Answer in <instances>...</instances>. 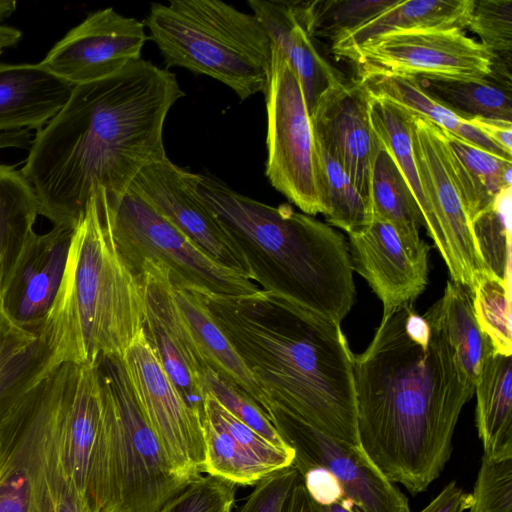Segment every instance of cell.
<instances>
[{"instance_id":"9","label":"cell","mask_w":512,"mask_h":512,"mask_svg":"<svg viewBox=\"0 0 512 512\" xmlns=\"http://www.w3.org/2000/svg\"><path fill=\"white\" fill-rule=\"evenodd\" d=\"M264 93L266 176L305 214H324L319 153L310 113L296 73L272 44L271 70Z\"/></svg>"},{"instance_id":"45","label":"cell","mask_w":512,"mask_h":512,"mask_svg":"<svg viewBox=\"0 0 512 512\" xmlns=\"http://www.w3.org/2000/svg\"><path fill=\"white\" fill-rule=\"evenodd\" d=\"M300 479L293 465L270 473L255 484L238 512H282L288 495Z\"/></svg>"},{"instance_id":"28","label":"cell","mask_w":512,"mask_h":512,"mask_svg":"<svg viewBox=\"0 0 512 512\" xmlns=\"http://www.w3.org/2000/svg\"><path fill=\"white\" fill-rule=\"evenodd\" d=\"M38 198L14 166L0 164V294L4 295L25 250L36 236Z\"/></svg>"},{"instance_id":"17","label":"cell","mask_w":512,"mask_h":512,"mask_svg":"<svg viewBox=\"0 0 512 512\" xmlns=\"http://www.w3.org/2000/svg\"><path fill=\"white\" fill-rule=\"evenodd\" d=\"M135 275L143 289L146 339L185 402L202 416L207 365L174 300L168 271L144 262Z\"/></svg>"},{"instance_id":"33","label":"cell","mask_w":512,"mask_h":512,"mask_svg":"<svg viewBox=\"0 0 512 512\" xmlns=\"http://www.w3.org/2000/svg\"><path fill=\"white\" fill-rule=\"evenodd\" d=\"M417 79L429 96L466 120L479 116L512 122L510 86L490 77L468 81Z\"/></svg>"},{"instance_id":"13","label":"cell","mask_w":512,"mask_h":512,"mask_svg":"<svg viewBox=\"0 0 512 512\" xmlns=\"http://www.w3.org/2000/svg\"><path fill=\"white\" fill-rule=\"evenodd\" d=\"M266 414L293 449L292 465L300 474L310 467L325 468L360 512H410L405 495L361 448L333 438L280 409L270 408Z\"/></svg>"},{"instance_id":"50","label":"cell","mask_w":512,"mask_h":512,"mask_svg":"<svg viewBox=\"0 0 512 512\" xmlns=\"http://www.w3.org/2000/svg\"><path fill=\"white\" fill-rule=\"evenodd\" d=\"M31 134L29 130H14L0 132V149L4 148H25L31 146Z\"/></svg>"},{"instance_id":"8","label":"cell","mask_w":512,"mask_h":512,"mask_svg":"<svg viewBox=\"0 0 512 512\" xmlns=\"http://www.w3.org/2000/svg\"><path fill=\"white\" fill-rule=\"evenodd\" d=\"M97 200L113 242L134 274L151 262L168 271L173 286L202 295L247 296L260 290L246 275L212 260L134 191L128 189L109 205Z\"/></svg>"},{"instance_id":"32","label":"cell","mask_w":512,"mask_h":512,"mask_svg":"<svg viewBox=\"0 0 512 512\" xmlns=\"http://www.w3.org/2000/svg\"><path fill=\"white\" fill-rule=\"evenodd\" d=\"M440 300L454 360L465 385L475 392L483 361L492 345L477 322L473 292L469 287L449 280Z\"/></svg>"},{"instance_id":"55","label":"cell","mask_w":512,"mask_h":512,"mask_svg":"<svg viewBox=\"0 0 512 512\" xmlns=\"http://www.w3.org/2000/svg\"><path fill=\"white\" fill-rule=\"evenodd\" d=\"M17 2L14 0H0V22L9 17L16 10Z\"/></svg>"},{"instance_id":"22","label":"cell","mask_w":512,"mask_h":512,"mask_svg":"<svg viewBox=\"0 0 512 512\" xmlns=\"http://www.w3.org/2000/svg\"><path fill=\"white\" fill-rule=\"evenodd\" d=\"M248 5L296 73L310 113L321 94L345 77L319 53L296 16L294 1L249 0Z\"/></svg>"},{"instance_id":"7","label":"cell","mask_w":512,"mask_h":512,"mask_svg":"<svg viewBox=\"0 0 512 512\" xmlns=\"http://www.w3.org/2000/svg\"><path fill=\"white\" fill-rule=\"evenodd\" d=\"M145 24L167 67L210 76L241 100L264 92L271 41L258 19L218 0L153 3Z\"/></svg>"},{"instance_id":"18","label":"cell","mask_w":512,"mask_h":512,"mask_svg":"<svg viewBox=\"0 0 512 512\" xmlns=\"http://www.w3.org/2000/svg\"><path fill=\"white\" fill-rule=\"evenodd\" d=\"M369 100L364 82L343 79L321 94L310 118L316 142L337 160L371 205V167L379 140L371 126Z\"/></svg>"},{"instance_id":"31","label":"cell","mask_w":512,"mask_h":512,"mask_svg":"<svg viewBox=\"0 0 512 512\" xmlns=\"http://www.w3.org/2000/svg\"><path fill=\"white\" fill-rule=\"evenodd\" d=\"M53 367L39 337L16 326L0 335V427L22 397Z\"/></svg>"},{"instance_id":"54","label":"cell","mask_w":512,"mask_h":512,"mask_svg":"<svg viewBox=\"0 0 512 512\" xmlns=\"http://www.w3.org/2000/svg\"><path fill=\"white\" fill-rule=\"evenodd\" d=\"M13 326V323L6 313L3 297L0 294V335L11 329Z\"/></svg>"},{"instance_id":"2","label":"cell","mask_w":512,"mask_h":512,"mask_svg":"<svg viewBox=\"0 0 512 512\" xmlns=\"http://www.w3.org/2000/svg\"><path fill=\"white\" fill-rule=\"evenodd\" d=\"M182 96L175 74L139 59L75 85L32 139L23 176L53 226L75 228L95 193L112 204L146 166L166 158V116Z\"/></svg>"},{"instance_id":"15","label":"cell","mask_w":512,"mask_h":512,"mask_svg":"<svg viewBox=\"0 0 512 512\" xmlns=\"http://www.w3.org/2000/svg\"><path fill=\"white\" fill-rule=\"evenodd\" d=\"M54 395L29 390L0 427V512H36L44 481Z\"/></svg>"},{"instance_id":"49","label":"cell","mask_w":512,"mask_h":512,"mask_svg":"<svg viewBox=\"0 0 512 512\" xmlns=\"http://www.w3.org/2000/svg\"><path fill=\"white\" fill-rule=\"evenodd\" d=\"M282 512H322L320 505L307 493L302 477L288 495Z\"/></svg>"},{"instance_id":"24","label":"cell","mask_w":512,"mask_h":512,"mask_svg":"<svg viewBox=\"0 0 512 512\" xmlns=\"http://www.w3.org/2000/svg\"><path fill=\"white\" fill-rule=\"evenodd\" d=\"M474 0L395 1L387 9L362 25L337 37L331 51L337 59L347 60L368 40L399 31L451 28L465 29L470 22Z\"/></svg>"},{"instance_id":"39","label":"cell","mask_w":512,"mask_h":512,"mask_svg":"<svg viewBox=\"0 0 512 512\" xmlns=\"http://www.w3.org/2000/svg\"><path fill=\"white\" fill-rule=\"evenodd\" d=\"M203 384L205 392L213 395L233 416L264 439L279 448L292 449L285 443L263 409L246 393L226 381L209 366H206L204 371Z\"/></svg>"},{"instance_id":"16","label":"cell","mask_w":512,"mask_h":512,"mask_svg":"<svg viewBox=\"0 0 512 512\" xmlns=\"http://www.w3.org/2000/svg\"><path fill=\"white\" fill-rule=\"evenodd\" d=\"M144 23L100 9L70 29L40 64L72 85L111 76L141 59Z\"/></svg>"},{"instance_id":"38","label":"cell","mask_w":512,"mask_h":512,"mask_svg":"<svg viewBox=\"0 0 512 512\" xmlns=\"http://www.w3.org/2000/svg\"><path fill=\"white\" fill-rule=\"evenodd\" d=\"M473 306L479 327L495 352L512 355L511 284L488 270L474 276Z\"/></svg>"},{"instance_id":"43","label":"cell","mask_w":512,"mask_h":512,"mask_svg":"<svg viewBox=\"0 0 512 512\" xmlns=\"http://www.w3.org/2000/svg\"><path fill=\"white\" fill-rule=\"evenodd\" d=\"M236 484L206 474L193 479L158 512H232Z\"/></svg>"},{"instance_id":"37","label":"cell","mask_w":512,"mask_h":512,"mask_svg":"<svg viewBox=\"0 0 512 512\" xmlns=\"http://www.w3.org/2000/svg\"><path fill=\"white\" fill-rule=\"evenodd\" d=\"M204 472L236 485H255L272 471L226 431L202 417Z\"/></svg>"},{"instance_id":"10","label":"cell","mask_w":512,"mask_h":512,"mask_svg":"<svg viewBox=\"0 0 512 512\" xmlns=\"http://www.w3.org/2000/svg\"><path fill=\"white\" fill-rule=\"evenodd\" d=\"M492 54L463 29L430 28L374 37L347 59L357 78L397 75L424 79L480 80L491 74Z\"/></svg>"},{"instance_id":"34","label":"cell","mask_w":512,"mask_h":512,"mask_svg":"<svg viewBox=\"0 0 512 512\" xmlns=\"http://www.w3.org/2000/svg\"><path fill=\"white\" fill-rule=\"evenodd\" d=\"M392 0H316L294 1L296 16L314 40L330 39L350 31L378 15Z\"/></svg>"},{"instance_id":"42","label":"cell","mask_w":512,"mask_h":512,"mask_svg":"<svg viewBox=\"0 0 512 512\" xmlns=\"http://www.w3.org/2000/svg\"><path fill=\"white\" fill-rule=\"evenodd\" d=\"M467 512H512V458L482 456Z\"/></svg>"},{"instance_id":"46","label":"cell","mask_w":512,"mask_h":512,"mask_svg":"<svg viewBox=\"0 0 512 512\" xmlns=\"http://www.w3.org/2000/svg\"><path fill=\"white\" fill-rule=\"evenodd\" d=\"M300 475L307 493L320 506H328L345 496L336 478L323 467H310Z\"/></svg>"},{"instance_id":"26","label":"cell","mask_w":512,"mask_h":512,"mask_svg":"<svg viewBox=\"0 0 512 512\" xmlns=\"http://www.w3.org/2000/svg\"><path fill=\"white\" fill-rule=\"evenodd\" d=\"M476 427L483 456L512 458V355L491 348L475 385Z\"/></svg>"},{"instance_id":"4","label":"cell","mask_w":512,"mask_h":512,"mask_svg":"<svg viewBox=\"0 0 512 512\" xmlns=\"http://www.w3.org/2000/svg\"><path fill=\"white\" fill-rule=\"evenodd\" d=\"M197 191L244 256L261 290L340 322L355 299L345 238L290 205L270 206L198 174Z\"/></svg>"},{"instance_id":"47","label":"cell","mask_w":512,"mask_h":512,"mask_svg":"<svg viewBox=\"0 0 512 512\" xmlns=\"http://www.w3.org/2000/svg\"><path fill=\"white\" fill-rule=\"evenodd\" d=\"M487 139L512 156V122L502 119L472 117L467 120Z\"/></svg>"},{"instance_id":"6","label":"cell","mask_w":512,"mask_h":512,"mask_svg":"<svg viewBox=\"0 0 512 512\" xmlns=\"http://www.w3.org/2000/svg\"><path fill=\"white\" fill-rule=\"evenodd\" d=\"M102 425L88 499L96 512H158L192 480L179 474L145 418L121 356L97 361Z\"/></svg>"},{"instance_id":"53","label":"cell","mask_w":512,"mask_h":512,"mask_svg":"<svg viewBox=\"0 0 512 512\" xmlns=\"http://www.w3.org/2000/svg\"><path fill=\"white\" fill-rule=\"evenodd\" d=\"M36 512H54L52 498L50 495V491L48 488L45 474H44L43 487H42V491H41V494L39 497Z\"/></svg>"},{"instance_id":"14","label":"cell","mask_w":512,"mask_h":512,"mask_svg":"<svg viewBox=\"0 0 512 512\" xmlns=\"http://www.w3.org/2000/svg\"><path fill=\"white\" fill-rule=\"evenodd\" d=\"M198 174L168 159L143 168L129 189L140 195L218 264L246 275L248 264L233 239L197 191Z\"/></svg>"},{"instance_id":"44","label":"cell","mask_w":512,"mask_h":512,"mask_svg":"<svg viewBox=\"0 0 512 512\" xmlns=\"http://www.w3.org/2000/svg\"><path fill=\"white\" fill-rule=\"evenodd\" d=\"M56 412L48 435L45 455V476L54 512H96L87 497L78 489L64 469L57 450Z\"/></svg>"},{"instance_id":"11","label":"cell","mask_w":512,"mask_h":512,"mask_svg":"<svg viewBox=\"0 0 512 512\" xmlns=\"http://www.w3.org/2000/svg\"><path fill=\"white\" fill-rule=\"evenodd\" d=\"M411 142L432 216L427 233L445 261L451 280L472 290L475 274L487 269L475 245L472 223L459 192L443 131L415 115Z\"/></svg>"},{"instance_id":"19","label":"cell","mask_w":512,"mask_h":512,"mask_svg":"<svg viewBox=\"0 0 512 512\" xmlns=\"http://www.w3.org/2000/svg\"><path fill=\"white\" fill-rule=\"evenodd\" d=\"M348 235L352 268L368 282L383 310L414 302L425 290L428 264L412 257L389 222L373 216L364 229Z\"/></svg>"},{"instance_id":"23","label":"cell","mask_w":512,"mask_h":512,"mask_svg":"<svg viewBox=\"0 0 512 512\" xmlns=\"http://www.w3.org/2000/svg\"><path fill=\"white\" fill-rule=\"evenodd\" d=\"M73 87L40 63L0 64V132L41 129L66 104Z\"/></svg>"},{"instance_id":"41","label":"cell","mask_w":512,"mask_h":512,"mask_svg":"<svg viewBox=\"0 0 512 512\" xmlns=\"http://www.w3.org/2000/svg\"><path fill=\"white\" fill-rule=\"evenodd\" d=\"M467 29L480 38L492 60H512V0H474Z\"/></svg>"},{"instance_id":"3","label":"cell","mask_w":512,"mask_h":512,"mask_svg":"<svg viewBox=\"0 0 512 512\" xmlns=\"http://www.w3.org/2000/svg\"><path fill=\"white\" fill-rule=\"evenodd\" d=\"M203 297L263 392L265 413L280 409L360 448L354 355L340 322L261 289Z\"/></svg>"},{"instance_id":"27","label":"cell","mask_w":512,"mask_h":512,"mask_svg":"<svg viewBox=\"0 0 512 512\" xmlns=\"http://www.w3.org/2000/svg\"><path fill=\"white\" fill-rule=\"evenodd\" d=\"M172 286L174 300L204 362L226 381L251 397L265 412L266 399L225 333L212 317L201 293Z\"/></svg>"},{"instance_id":"48","label":"cell","mask_w":512,"mask_h":512,"mask_svg":"<svg viewBox=\"0 0 512 512\" xmlns=\"http://www.w3.org/2000/svg\"><path fill=\"white\" fill-rule=\"evenodd\" d=\"M469 503L470 494L451 481L419 512H465Z\"/></svg>"},{"instance_id":"25","label":"cell","mask_w":512,"mask_h":512,"mask_svg":"<svg viewBox=\"0 0 512 512\" xmlns=\"http://www.w3.org/2000/svg\"><path fill=\"white\" fill-rule=\"evenodd\" d=\"M370 199L373 216L389 222L412 257L428 264L430 246L420 237L424 219L419 205L388 149L380 141L372 161Z\"/></svg>"},{"instance_id":"36","label":"cell","mask_w":512,"mask_h":512,"mask_svg":"<svg viewBox=\"0 0 512 512\" xmlns=\"http://www.w3.org/2000/svg\"><path fill=\"white\" fill-rule=\"evenodd\" d=\"M512 187L503 189L492 204L472 220L477 251L488 271L511 284Z\"/></svg>"},{"instance_id":"20","label":"cell","mask_w":512,"mask_h":512,"mask_svg":"<svg viewBox=\"0 0 512 512\" xmlns=\"http://www.w3.org/2000/svg\"><path fill=\"white\" fill-rule=\"evenodd\" d=\"M74 228L53 226L36 234L3 295L14 326L37 337L61 284Z\"/></svg>"},{"instance_id":"5","label":"cell","mask_w":512,"mask_h":512,"mask_svg":"<svg viewBox=\"0 0 512 512\" xmlns=\"http://www.w3.org/2000/svg\"><path fill=\"white\" fill-rule=\"evenodd\" d=\"M144 297L119 254L94 193L74 228L61 284L39 338L51 366L122 356L143 331Z\"/></svg>"},{"instance_id":"30","label":"cell","mask_w":512,"mask_h":512,"mask_svg":"<svg viewBox=\"0 0 512 512\" xmlns=\"http://www.w3.org/2000/svg\"><path fill=\"white\" fill-rule=\"evenodd\" d=\"M443 131V130H442ZM465 210L472 220L505 188L512 187V161L443 131Z\"/></svg>"},{"instance_id":"35","label":"cell","mask_w":512,"mask_h":512,"mask_svg":"<svg viewBox=\"0 0 512 512\" xmlns=\"http://www.w3.org/2000/svg\"><path fill=\"white\" fill-rule=\"evenodd\" d=\"M317 146L327 221L348 234L364 229L373 218L371 205L355 188L337 160L318 143Z\"/></svg>"},{"instance_id":"21","label":"cell","mask_w":512,"mask_h":512,"mask_svg":"<svg viewBox=\"0 0 512 512\" xmlns=\"http://www.w3.org/2000/svg\"><path fill=\"white\" fill-rule=\"evenodd\" d=\"M101 425L102 399L96 362L67 363L57 418V450L67 474L87 499Z\"/></svg>"},{"instance_id":"29","label":"cell","mask_w":512,"mask_h":512,"mask_svg":"<svg viewBox=\"0 0 512 512\" xmlns=\"http://www.w3.org/2000/svg\"><path fill=\"white\" fill-rule=\"evenodd\" d=\"M356 79L364 82L372 95L391 100L441 130L484 151L512 161L511 155L493 144L466 119L429 96L417 78L379 74Z\"/></svg>"},{"instance_id":"52","label":"cell","mask_w":512,"mask_h":512,"mask_svg":"<svg viewBox=\"0 0 512 512\" xmlns=\"http://www.w3.org/2000/svg\"><path fill=\"white\" fill-rule=\"evenodd\" d=\"M320 507L322 512H360L356 506L345 496L335 503Z\"/></svg>"},{"instance_id":"40","label":"cell","mask_w":512,"mask_h":512,"mask_svg":"<svg viewBox=\"0 0 512 512\" xmlns=\"http://www.w3.org/2000/svg\"><path fill=\"white\" fill-rule=\"evenodd\" d=\"M202 417L226 431L235 441L267 465L272 471L291 466L294 460L292 449L279 448L225 409L213 395L205 392Z\"/></svg>"},{"instance_id":"1","label":"cell","mask_w":512,"mask_h":512,"mask_svg":"<svg viewBox=\"0 0 512 512\" xmlns=\"http://www.w3.org/2000/svg\"><path fill=\"white\" fill-rule=\"evenodd\" d=\"M353 371L361 450L391 482L424 492L448 462L474 395L454 360L441 300L424 315L414 302L383 310Z\"/></svg>"},{"instance_id":"12","label":"cell","mask_w":512,"mask_h":512,"mask_svg":"<svg viewBox=\"0 0 512 512\" xmlns=\"http://www.w3.org/2000/svg\"><path fill=\"white\" fill-rule=\"evenodd\" d=\"M134 396L169 461L193 480L204 472L202 416L172 383L141 331L121 356Z\"/></svg>"},{"instance_id":"51","label":"cell","mask_w":512,"mask_h":512,"mask_svg":"<svg viewBox=\"0 0 512 512\" xmlns=\"http://www.w3.org/2000/svg\"><path fill=\"white\" fill-rule=\"evenodd\" d=\"M22 37V32L14 27L0 25V54L5 48L16 45Z\"/></svg>"}]
</instances>
